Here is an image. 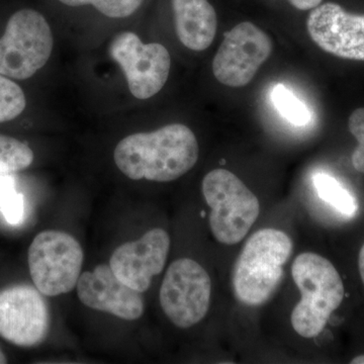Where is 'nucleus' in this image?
Returning a JSON list of instances; mask_svg holds the SVG:
<instances>
[{
    "label": "nucleus",
    "mask_w": 364,
    "mask_h": 364,
    "mask_svg": "<svg viewBox=\"0 0 364 364\" xmlns=\"http://www.w3.org/2000/svg\"><path fill=\"white\" fill-rule=\"evenodd\" d=\"M26 107V95L21 86L0 74V123L16 119Z\"/></svg>",
    "instance_id": "obj_19"
},
{
    "label": "nucleus",
    "mask_w": 364,
    "mask_h": 364,
    "mask_svg": "<svg viewBox=\"0 0 364 364\" xmlns=\"http://www.w3.org/2000/svg\"><path fill=\"white\" fill-rule=\"evenodd\" d=\"M33 158V150L26 143L0 134V176L28 168Z\"/></svg>",
    "instance_id": "obj_16"
},
{
    "label": "nucleus",
    "mask_w": 364,
    "mask_h": 364,
    "mask_svg": "<svg viewBox=\"0 0 364 364\" xmlns=\"http://www.w3.org/2000/svg\"><path fill=\"white\" fill-rule=\"evenodd\" d=\"M51 326L49 306L37 287L16 284L0 291V337L20 347L38 346Z\"/></svg>",
    "instance_id": "obj_9"
},
{
    "label": "nucleus",
    "mask_w": 364,
    "mask_h": 364,
    "mask_svg": "<svg viewBox=\"0 0 364 364\" xmlns=\"http://www.w3.org/2000/svg\"><path fill=\"white\" fill-rule=\"evenodd\" d=\"M76 289L81 303L92 310L127 321L142 317V294L117 279L109 265L100 264L92 272L81 273Z\"/></svg>",
    "instance_id": "obj_13"
},
{
    "label": "nucleus",
    "mask_w": 364,
    "mask_h": 364,
    "mask_svg": "<svg viewBox=\"0 0 364 364\" xmlns=\"http://www.w3.org/2000/svg\"><path fill=\"white\" fill-rule=\"evenodd\" d=\"M291 275L301 299L291 312L294 331L304 338L322 333L344 298V284L339 272L327 258L313 252L296 256Z\"/></svg>",
    "instance_id": "obj_3"
},
{
    "label": "nucleus",
    "mask_w": 364,
    "mask_h": 364,
    "mask_svg": "<svg viewBox=\"0 0 364 364\" xmlns=\"http://www.w3.org/2000/svg\"><path fill=\"white\" fill-rule=\"evenodd\" d=\"M54 38L43 14L21 9L11 16L0 38V74L16 80L35 75L51 57Z\"/></svg>",
    "instance_id": "obj_5"
},
{
    "label": "nucleus",
    "mask_w": 364,
    "mask_h": 364,
    "mask_svg": "<svg viewBox=\"0 0 364 364\" xmlns=\"http://www.w3.org/2000/svg\"><path fill=\"white\" fill-rule=\"evenodd\" d=\"M272 52V42L267 33L245 21L225 33L214 61L213 72L222 85L243 87L259 70Z\"/></svg>",
    "instance_id": "obj_10"
},
{
    "label": "nucleus",
    "mask_w": 364,
    "mask_h": 364,
    "mask_svg": "<svg viewBox=\"0 0 364 364\" xmlns=\"http://www.w3.org/2000/svg\"><path fill=\"white\" fill-rule=\"evenodd\" d=\"M272 102L277 111L287 121L296 126H305L311 119L310 111L304 102L298 100L291 90L284 85H277L273 88Z\"/></svg>",
    "instance_id": "obj_18"
},
{
    "label": "nucleus",
    "mask_w": 364,
    "mask_h": 364,
    "mask_svg": "<svg viewBox=\"0 0 364 364\" xmlns=\"http://www.w3.org/2000/svg\"><path fill=\"white\" fill-rule=\"evenodd\" d=\"M351 364H364V354L363 355L356 356L351 360Z\"/></svg>",
    "instance_id": "obj_25"
},
{
    "label": "nucleus",
    "mask_w": 364,
    "mask_h": 364,
    "mask_svg": "<svg viewBox=\"0 0 364 364\" xmlns=\"http://www.w3.org/2000/svg\"><path fill=\"white\" fill-rule=\"evenodd\" d=\"M306 26L314 42L325 52L364 61V16L347 14L329 2L314 9Z\"/></svg>",
    "instance_id": "obj_12"
},
{
    "label": "nucleus",
    "mask_w": 364,
    "mask_h": 364,
    "mask_svg": "<svg viewBox=\"0 0 364 364\" xmlns=\"http://www.w3.org/2000/svg\"><path fill=\"white\" fill-rule=\"evenodd\" d=\"M170 250V237L160 228L150 230L139 240L119 246L112 254L109 267L124 284L143 294L153 277L160 274Z\"/></svg>",
    "instance_id": "obj_11"
},
{
    "label": "nucleus",
    "mask_w": 364,
    "mask_h": 364,
    "mask_svg": "<svg viewBox=\"0 0 364 364\" xmlns=\"http://www.w3.org/2000/svg\"><path fill=\"white\" fill-rule=\"evenodd\" d=\"M203 195L210 208L208 223L215 240L235 245L245 238L260 214V203L238 176L214 169L203 178Z\"/></svg>",
    "instance_id": "obj_4"
},
{
    "label": "nucleus",
    "mask_w": 364,
    "mask_h": 364,
    "mask_svg": "<svg viewBox=\"0 0 364 364\" xmlns=\"http://www.w3.org/2000/svg\"><path fill=\"white\" fill-rule=\"evenodd\" d=\"M28 262L33 284L41 293L46 296H60L77 286L83 250L71 235L47 230L33 239Z\"/></svg>",
    "instance_id": "obj_6"
},
{
    "label": "nucleus",
    "mask_w": 364,
    "mask_h": 364,
    "mask_svg": "<svg viewBox=\"0 0 364 364\" xmlns=\"http://www.w3.org/2000/svg\"><path fill=\"white\" fill-rule=\"evenodd\" d=\"M212 282L202 265L191 258L173 261L160 287L159 301L170 322L188 329L207 316Z\"/></svg>",
    "instance_id": "obj_7"
},
{
    "label": "nucleus",
    "mask_w": 364,
    "mask_h": 364,
    "mask_svg": "<svg viewBox=\"0 0 364 364\" xmlns=\"http://www.w3.org/2000/svg\"><path fill=\"white\" fill-rule=\"evenodd\" d=\"M200 147L195 134L181 124L124 138L114 152L117 168L133 181H176L195 166Z\"/></svg>",
    "instance_id": "obj_1"
},
{
    "label": "nucleus",
    "mask_w": 364,
    "mask_h": 364,
    "mask_svg": "<svg viewBox=\"0 0 364 364\" xmlns=\"http://www.w3.org/2000/svg\"><path fill=\"white\" fill-rule=\"evenodd\" d=\"M348 128L358 143L352 153V164L358 172L364 173V107L352 112L349 117Z\"/></svg>",
    "instance_id": "obj_20"
},
{
    "label": "nucleus",
    "mask_w": 364,
    "mask_h": 364,
    "mask_svg": "<svg viewBox=\"0 0 364 364\" xmlns=\"http://www.w3.org/2000/svg\"><path fill=\"white\" fill-rule=\"evenodd\" d=\"M112 58L121 66L132 95L138 100L154 97L168 79L171 59L159 43L144 44L135 33H119L109 46Z\"/></svg>",
    "instance_id": "obj_8"
},
{
    "label": "nucleus",
    "mask_w": 364,
    "mask_h": 364,
    "mask_svg": "<svg viewBox=\"0 0 364 364\" xmlns=\"http://www.w3.org/2000/svg\"><path fill=\"white\" fill-rule=\"evenodd\" d=\"M7 363L6 356L4 355V351L0 348V364H4Z\"/></svg>",
    "instance_id": "obj_26"
},
{
    "label": "nucleus",
    "mask_w": 364,
    "mask_h": 364,
    "mask_svg": "<svg viewBox=\"0 0 364 364\" xmlns=\"http://www.w3.org/2000/svg\"><path fill=\"white\" fill-rule=\"evenodd\" d=\"M293 253V241L280 230L255 232L242 249L233 269L235 296L246 306L262 305L274 294L284 267Z\"/></svg>",
    "instance_id": "obj_2"
},
{
    "label": "nucleus",
    "mask_w": 364,
    "mask_h": 364,
    "mask_svg": "<svg viewBox=\"0 0 364 364\" xmlns=\"http://www.w3.org/2000/svg\"><path fill=\"white\" fill-rule=\"evenodd\" d=\"M358 268L359 273H360L361 279H363V282L364 284V244L363 247H361L360 249V252H359Z\"/></svg>",
    "instance_id": "obj_24"
},
{
    "label": "nucleus",
    "mask_w": 364,
    "mask_h": 364,
    "mask_svg": "<svg viewBox=\"0 0 364 364\" xmlns=\"http://www.w3.org/2000/svg\"><path fill=\"white\" fill-rule=\"evenodd\" d=\"M177 37L193 51H203L217 33V14L208 0H172Z\"/></svg>",
    "instance_id": "obj_14"
},
{
    "label": "nucleus",
    "mask_w": 364,
    "mask_h": 364,
    "mask_svg": "<svg viewBox=\"0 0 364 364\" xmlns=\"http://www.w3.org/2000/svg\"><path fill=\"white\" fill-rule=\"evenodd\" d=\"M289 2L296 9H301V11H309V9H316L320 6L322 0H289Z\"/></svg>",
    "instance_id": "obj_22"
},
{
    "label": "nucleus",
    "mask_w": 364,
    "mask_h": 364,
    "mask_svg": "<svg viewBox=\"0 0 364 364\" xmlns=\"http://www.w3.org/2000/svg\"><path fill=\"white\" fill-rule=\"evenodd\" d=\"M0 212L11 225H18L25 219V198L18 193L13 176H0Z\"/></svg>",
    "instance_id": "obj_17"
},
{
    "label": "nucleus",
    "mask_w": 364,
    "mask_h": 364,
    "mask_svg": "<svg viewBox=\"0 0 364 364\" xmlns=\"http://www.w3.org/2000/svg\"><path fill=\"white\" fill-rule=\"evenodd\" d=\"M142 2L143 0H93L91 6L109 18H124L135 13Z\"/></svg>",
    "instance_id": "obj_21"
},
{
    "label": "nucleus",
    "mask_w": 364,
    "mask_h": 364,
    "mask_svg": "<svg viewBox=\"0 0 364 364\" xmlns=\"http://www.w3.org/2000/svg\"><path fill=\"white\" fill-rule=\"evenodd\" d=\"M314 186L318 196L338 212L347 215L355 214L358 210L355 198L336 178L321 172L314 176Z\"/></svg>",
    "instance_id": "obj_15"
},
{
    "label": "nucleus",
    "mask_w": 364,
    "mask_h": 364,
    "mask_svg": "<svg viewBox=\"0 0 364 364\" xmlns=\"http://www.w3.org/2000/svg\"><path fill=\"white\" fill-rule=\"evenodd\" d=\"M62 4L68 6H83L92 4L93 0H59Z\"/></svg>",
    "instance_id": "obj_23"
}]
</instances>
